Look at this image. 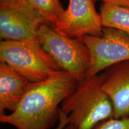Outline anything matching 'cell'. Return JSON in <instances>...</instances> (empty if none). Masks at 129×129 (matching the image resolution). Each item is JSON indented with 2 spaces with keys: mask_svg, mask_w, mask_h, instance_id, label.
<instances>
[{
  "mask_svg": "<svg viewBox=\"0 0 129 129\" xmlns=\"http://www.w3.org/2000/svg\"><path fill=\"white\" fill-rule=\"evenodd\" d=\"M79 83L61 71L42 81L30 83L14 111L0 115L2 124L16 129H49L60 118V105L75 91Z\"/></svg>",
  "mask_w": 129,
  "mask_h": 129,
  "instance_id": "obj_1",
  "label": "cell"
},
{
  "mask_svg": "<svg viewBox=\"0 0 129 129\" xmlns=\"http://www.w3.org/2000/svg\"><path fill=\"white\" fill-rule=\"evenodd\" d=\"M60 110L76 129H93L114 117L113 105L102 88L101 74L85 78L63 102Z\"/></svg>",
  "mask_w": 129,
  "mask_h": 129,
  "instance_id": "obj_2",
  "label": "cell"
},
{
  "mask_svg": "<svg viewBox=\"0 0 129 129\" xmlns=\"http://www.w3.org/2000/svg\"><path fill=\"white\" fill-rule=\"evenodd\" d=\"M37 35L42 48L61 70L72 75L79 83L86 78L90 56L81 38L61 35L48 24L40 27Z\"/></svg>",
  "mask_w": 129,
  "mask_h": 129,
  "instance_id": "obj_3",
  "label": "cell"
},
{
  "mask_svg": "<svg viewBox=\"0 0 129 129\" xmlns=\"http://www.w3.org/2000/svg\"><path fill=\"white\" fill-rule=\"evenodd\" d=\"M0 60L32 83L62 71L40 43L1 40Z\"/></svg>",
  "mask_w": 129,
  "mask_h": 129,
  "instance_id": "obj_4",
  "label": "cell"
},
{
  "mask_svg": "<svg viewBox=\"0 0 129 129\" xmlns=\"http://www.w3.org/2000/svg\"><path fill=\"white\" fill-rule=\"evenodd\" d=\"M44 24L26 0H0L1 40L40 43L37 32Z\"/></svg>",
  "mask_w": 129,
  "mask_h": 129,
  "instance_id": "obj_5",
  "label": "cell"
},
{
  "mask_svg": "<svg viewBox=\"0 0 129 129\" xmlns=\"http://www.w3.org/2000/svg\"><path fill=\"white\" fill-rule=\"evenodd\" d=\"M80 38L90 56L86 78L99 75L114 64L129 60V36L121 30L104 27L101 36L86 35Z\"/></svg>",
  "mask_w": 129,
  "mask_h": 129,
  "instance_id": "obj_6",
  "label": "cell"
},
{
  "mask_svg": "<svg viewBox=\"0 0 129 129\" xmlns=\"http://www.w3.org/2000/svg\"><path fill=\"white\" fill-rule=\"evenodd\" d=\"M53 28L64 36L80 38L101 36L104 26L93 0H69L67 8Z\"/></svg>",
  "mask_w": 129,
  "mask_h": 129,
  "instance_id": "obj_7",
  "label": "cell"
},
{
  "mask_svg": "<svg viewBox=\"0 0 129 129\" xmlns=\"http://www.w3.org/2000/svg\"><path fill=\"white\" fill-rule=\"evenodd\" d=\"M101 76L103 90L112 103L114 118L129 117V60L108 68Z\"/></svg>",
  "mask_w": 129,
  "mask_h": 129,
  "instance_id": "obj_8",
  "label": "cell"
},
{
  "mask_svg": "<svg viewBox=\"0 0 129 129\" xmlns=\"http://www.w3.org/2000/svg\"><path fill=\"white\" fill-rule=\"evenodd\" d=\"M30 83L6 63L0 62V115L6 110H15Z\"/></svg>",
  "mask_w": 129,
  "mask_h": 129,
  "instance_id": "obj_9",
  "label": "cell"
},
{
  "mask_svg": "<svg viewBox=\"0 0 129 129\" xmlns=\"http://www.w3.org/2000/svg\"><path fill=\"white\" fill-rule=\"evenodd\" d=\"M100 14L103 26L120 30L129 36V8L102 3Z\"/></svg>",
  "mask_w": 129,
  "mask_h": 129,
  "instance_id": "obj_10",
  "label": "cell"
},
{
  "mask_svg": "<svg viewBox=\"0 0 129 129\" xmlns=\"http://www.w3.org/2000/svg\"><path fill=\"white\" fill-rule=\"evenodd\" d=\"M48 25L53 27L63 12L60 0H26Z\"/></svg>",
  "mask_w": 129,
  "mask_h": 129,
  "instance_id": "obj_11",
  "label": "cell"
},
{
  "mask_svg": "<svg viewBox=\"0 0 129 129\" xmlns=\"http://www.w3.org/2000/svg\"><path fill=\"white\" fill-rule=\"evenodd\" d=\"M93 129H129V117L112 118L100 122Z\"/></svg>",
  "mask_w": 129,
  "mask_h": 129,
  "instance_id": "obj_12",
  "label": "cell"
},
{
  "mask_svg": "<svg viewBox=\"0 0 129 129\" xmlns=\"http://www.w3.org/2000/svg\"><path fill=\"white\" fill-rule=\"evenodd\" d=\"M95 3L97 1H102L104 4L118 7L129 8V0H93Z\"/></svg>",
  "mask_w": 129,
  "mask_h": 129,
  "instance_id": "obj_13",
  "label": "cell"
},
{
  "mask_svg": "<svg viewBox=\"0 0 129 129\" xmlns=\"http://www.w3.org/2000/svg\"><path fill=\"white\" fill-rule=\"evenodd\" d=\"M69 124V120L68 116L62 112L60 110V118H59V122H58L57 125L54 129H63L64 127Z\"/></svg>",
  "mask_w": 129,
  "mask_h": 129,
  "instance_id": "obj_14",
  "label": "cell"
},
{
  "mask_svg": "<svg viewBox=\"0 0 129 129\" xmlns=\"http://www.w3.org/2000/svg\"><path fill=\"white\" fill-rule=\"evenodd\" d=\"M63 129H76V128H75L72 125L68 124V125H67L65 127H64Z\"/></svg>",
  "mask_w": 129,
  "mask_h": 129,
  "instance_id": "obj_15",
  "label": "cell"
}]
</instances>
